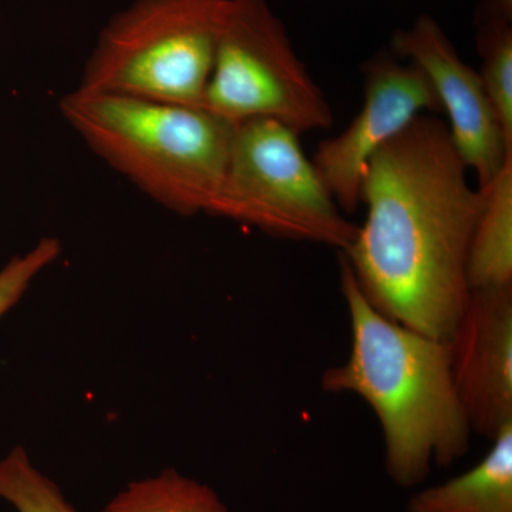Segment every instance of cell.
I'll list each match as a JSON object with an SVG mask.
<instances>
[{"mask_svg": "<svg viewBox=\"0 0 512 512\" xmlns=\"http://www.w3.org/2000/svg\"><path fill=\"white\" fill-rule=\"evenodd\" d=\"M467 171L447 124L421 114L367 164L365 222L340 252L377 311L444 342L470 298L468 251L485 200Z\"/></svg>", "mask_w": 512, "mask_h": 512, "instance_id": "cell-1", "label": "cell"}, {"mask_svg": "<svg viewBox=\"0 0 512 512\" xmlns=\"http://www.w3.org/2000/svg\"><path fill=\"white\" fill-rule=\"evenodd\" d=\"M481 12L512 20V0H485Z\"/></svg>", "mask_w": 512, "mask_h": 512, "instance_id": "cell-16", "label": "cell"}, {"mask_svg": "<svg viewBox=\"0 0 512 512\" xmlns=\"http://www.w3.org/2000/svg\"><path fill=\"white\" fill-rule=\"evenodd\" d=\"M301 134L274 120L237 124L227 170L210 215L276 238L315 242L345 252L357 225L343 215Z\"/></svg>", "mask_w": 512, "mask_h": 512, "instance_id": "cell-5", "label": "cell"}, {"mask_svg": "<svg viewBox=\"0 0 512 512\" xmlns=\"http://www.w3.org/2000/svg\"><path fill=\"white\" fill-rule=\"evenodd\" d=\"M470 470L410 498L409 512H512V423Z\"/></svg>", "mask_w": 512, "mask_h": 512, "instance_id": "cell-10", "label": "cell"}, {"mask_svg": "<svg viewBox=\"0 0 512 512\" xmlns=\"http://www.w3.org/2000/svg\"><path fill=\"white\" fill-rule=\"evenodd\" d=\"M60 113L87 147L164 208L211 214L235 124L202 107L77 87Z\"/></svg>", "mask_w": 512, "mask_h": 512, "instance_id": "cell-3", "label": "cell"}, {"mask_svg": "<svg viewBox=\"0 0 512 512\" xmlns=\"http://www.w3.org/2000/svg\"><path fill=\"white\" fill-rule=\"evenodd\" d=\"M510 19L481 12L478 49L480 79L498 123L512 148V28Z\"/></svg>", "mask_w": 512, "mask_h": 512, "instance_id": "cell-13", "label": "cell"}, {"mask_svg": "<svg viewBox=\"0 0 512 512\" xmlns=\"http://www.w3.org/2000/svg\"><path fill=\"white\" fill-rule=\"evenodd\" d=\"M202 109L241 124L274 120L298 134L325 130L333 116L268 0H228Z\"/></svg>", "mask_w": 512, "mask_h": 512, "instance_id": "cell-6", "label": "cell"}, {"mask_svg": "<svg viewBox=\"0 0 512 512\" xmlns=\"http://www.w3.org/2000/svg\"><path fill=\"white\" fill-rule=\"evenodd\" d=\"M393 52L416 64L429 80L458 156L477 175L484 190L512 158V148L485 94L480 74L468 66L439 23L421 16L409 29L394 33Z\"/></svg>", "mask_w": 512, "mask_h": 512, "instance_id": "cell-8", "label": "cell"}, {"mask_svg": "<svg viewBox=\"0 0 512 512\" xmlns=\"http://www.w3.org/2000/svg\"><path fill=\"white\" fill-rule=\"evenodd\" d=\"M352 346L342 365L326 370L323 389L353 393L372 407L394 483L413 487L431 466L466 456L471 427L458 397L448 342L406 328L377 311L340 256Z\"/></svg>", "mask_w": 512, "mask_h": 512, "instance_id": "cell-2", "label": "cell"}, {"mask_svg": "<svg viewBox=\"0 0 512 512\" xmlns=\"http://www.w3.org/2000/svg\"><path fill=\"white\" fill-rule=\"evenodd\" d=\"M62 254L56 238H43L26 252L15 256L0 269V319L12 311L33 281Z\"/></svg>", "mask_w": 512, "mask_h": 512, "instance_id": "cell-15", "label": "cell"}, {"mask_svg": "<svg viewBox=\"0 0 512 512\" xmlns=\"http://www.w3.org/2000/svg\"><path fill=\"white\" fill-rule=\"evenodd\" d=\"M228 0H134L111 16L80 89L202 107Z\"/></svg>", "mask_w": 512, "mask_h": 512, "instance_id": "cell-4", "label": "cell"}, {"mask_svg": "<svg viewBox=\"0 0 512 512\" xmlns=\"http://www.w3.org/2000/svg\"><path fill=\"white\" fill-rule=\"evenodd\" d=\"M365 101L339 136L320 143L313 164L343 212L360 204L363 174L376 153L421 114L440 110L436 93L412 62L377 56L365 66Z\"/></svg>", "mask_w": 512, "mask_h": 512, "instance_id": "cell-7", "label": "cell"}, {"mask_svg": "<svg viewBox=\"0 0 512 512\" xmlns=\"http://www.w3.org/2000/svg\"><path fill=\"white\" fill-rule=\"evenodd\" d=\"M0 498L18 512H77L60 488L33 466L22 447L0 460Z\"/></svg>", "mask_w": 512, "mask_h": 512, "instance_id": "cell-14", "label": "cell"}, {"mask_svg": "<svg viewBox=\"0 0 512 512\" xmlns=\"http://www.w3.org/2000/svg\"><path fill=\"white\" fill-rule=\"evenodd\" d=\"M100 512H231L208 485L168 468L134 481Z\"/></svg>", "mask_w": 512, "mask_h": 512, "instance_id": "cell-12", "label": "cell"}, {"mask_svg": "<svg viewBox=\"0 0 512 512\" xmlns=\"http://www.w3.org/2000/svg\"><path fill=\"white\" fill-rule=\"evenodd\" d=\"M448 348L471 431L493 440L512 423V285L471 291Z\"/></svg>", "mask_w": 512, "mask_h": 512, "instance_id": "cell-9", "label": "cell"}, {"mask_svg": "<svg viewBox=\"0 0 512 512\" xmlns=\"http://www.w3.org/2000/svg\"><path fill=\"white\" fill-rule=\"evenodd\" d=\"M483 191L484 207L468 251L471 291L512 285V158Z\"/></svg>", "mask_w": 512, "mask_h": 512, "instance_id": "cell-11", "label": "cell"}]
</instances>
